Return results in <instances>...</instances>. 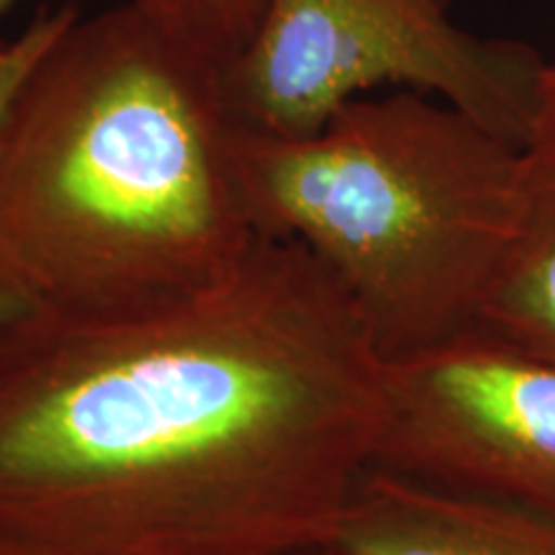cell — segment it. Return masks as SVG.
<instances>
[{
	"instance_id": "cell-11",
	"label": "cell",
	"mask_w": 555,
	"mask_h": 555,
	"mask_svg": "<svg viewBox=\"0 0 555 555\" xmlns=\"http://www.w3.org/2000/svg\"><path fill=\"white\" fill-rule=\"evenodd\" d=\"M26 307H29V304H26L24 298L16 294V291H11L5 283H0V319L9 317V314H16V311L26 309Z\"/></svg>"
},
{
	"instance_id": "cell-13",
	"label": "cell",
	"mask_w": 555,
	"mask_h": 555,
	"mask_svg": "<svg viewBox=\"0 0 555 555\" xmlns=\"http://www.w3.org/2000/svg\"><path fill=\"white\" fill-rule=\"evenodd\" d=\"M16 3H18V0H0V16H3V13L9 11L11 5H16Z\"/></svg>"
},
{
	"instance_id": "cell-7",
	"label": "cell",
	"mask_w": 555,
	"mask_h": 555,
	"mask_svg": "<svg viewBox=\"0 0 555 555\" xmlns=\"http://www.w3.org/2000/svg\"><path fill=\"white\" fill-rule=\"evenodd\" d=\"M506 339L555 358V196L543 208L522 253L491 294L478 319Z\"/></svg>"
},
{
	"instance_id": "cell-1",
	"label": "cell",
	"mask_w": 555,
	"mask_h": 555,
	"mask_svg": "<svg viewBox=\"0 0 555 555\" xmlns=\"http://www.w3.org/2000/svg\"><path fill=\"white\" fill-rule=\"evenodd\" d=\"M386 358L301 242L150 307L0 319V551L332 545L373 468Z\"/></svg>"
},
{
	"instance_id": "cell-4",
	"label": "cell",
	"mask_w": 555,
	"mask_h": 555,
	"mask_svg": "<svg viewBox=\"0 0 555 555\" xmlns=\"http://www.w3.org/2000/svg\"><path fill=\"white\" fill-rule=\"evenodd\" d=\"M545 67L525 41L455 26L446 0H266L221 78L234 127L247 134L311 137L347 101L404 86L453 103L525 150Z\"/></svg>"
},
{
	"instance_id": "cell-3",
	"label": "cell",
	"mask_w": 555,
	"mask_h": 555,
	"mask_svg": "<svg viewBox=\"0 0 555 555\" xmlns=\"http://www.w3.org/2000/svg\"><path fill=\"white\" fill-rule=\"evenodd\" d=\"M234 165L258 234L301 242L386 360L478 327L545 201L522 147L409 88L304 139L237 129Z\"/></svg>"
},
{
	"instance_id": "cell-8",
	"label": "cell",
	"mask_w": 555,
	"mask_h": 555,
	"mask_svg": "<svg viewBox=\"0 0 555 555\" xmlns=\"http://www.w3.org/2000/svg\"><path fill=\"white\" fill-rule=\"evenodd\" d=\"M221 67L253 37L266 0H129Z\"/></svg>"
},
{
	"instance_id": "cell-14",
	"label": "cell",
	"mask_w": 555,
	"mask_h": 555,
	"mask_svg": "<svg viewBox=\"0 0 555 555\" xmlns=\"http://www.w3.org/2000/svg\"><path fill=\"white\" fill-rule=\"evenodd\" d=\"M0 555H9V553H5V551H0Z\"/></svg>"
},
{
	"instance_id": "cell-9",
	"label": "cell",
	"mask_w": 555,
	"mask_h": 555,
	"mask_svg": "<svg viewBox=\"0 0 555 555\" xmlns=\"http://www.w3.org/2000/svg\"><path fill=\"white\" fill-rule=\"evenodd\" d=\"M78 16V5L73 3L57 5V9H41L16 39L0 41V134H3L9 111L29 69Z\"/></svg>"
},
{
	"instance_id": "cell-10",
	"label": "cell",
	"mask_w": 555,
	"mask_h": 555,
	"mask_svg": "<svg viewBox=\"0 0 555 555\" xmlns=\"http://www.w3.org/2000/svg\"><path fill=\"white\" fill-rule=\"evenodd\" d=\"M525 155L540 189L555 196V65L545 67L538 116Z\"/></svg>"
},
{
	"instance_id": "cell-2",
	"label": "cell",
	"mask_w": 555,
	"mask_h": 555,
	"mask_svg": "<svg viewBox=\"0 0 555 555\" xmlns=\"http://www.w3.org/2000/svg\"><path fill=\"white\" fill-rule=\"evenodd\" d=\"M221 65L129 0L78 16L0 134V283L106 314L211 286L260 237Z\"/></svg>"
},
{
	"instance_id": "cell-6",
	"label": "cell",
	"mask_w": 555,
	"mask_h": 555,
	"mask_svg": "<svg viewBox=\"0 0 555 555\" xmlns=\"http://www.w3.org/2000/svg\"><path fill=\"white\" fill-rule=\"evenodd\" d=\"M332 545L339 555H555V522L371 468Z\"/></svg>"
},
{
	"instance_id": "cell-12",
	"label": "cell",
	"mask_w": 555,
	"mask_h": 555,
	"mask_svg": "<svg viewBox=\"0 0 555 555\" xmlns=\"http://www.w3.org/2000/svg\"><path fill=\"white\" fill-rule=\"evenodd\" d=\"M286 555H339L335 545H319V547H307V551H294Z\"/></svg>"
},
{
	"instance_id": "cell-15",
	"label": "cell",
	"mask_w": 555,
	"mask_h": 555,
	"mask_svg": "<svg viewBox=\"0 0 555 555\" xmlns=\"http://www.w3.org/2000/svg\"><path fill=\"white\" fill-rule=\"evenodd\" d=\"M446 3H448V0H446Z\"/></svg>"
},
{
	"instance_id": "cell-5",
	"label": "cell",
	"mask_w": 555,
	"mask_h": 555,
	"mask_svg": "<svg viewBox=\"0 0 555 555\" xmlns=\"http://www.w3.org/2000/svg\"><path fill=\"white\" fill-rule=\"evenodd\" d=\"M373 468L555 522V358L486 327L388 358Z\"/></svg>"
}]
</instances>
